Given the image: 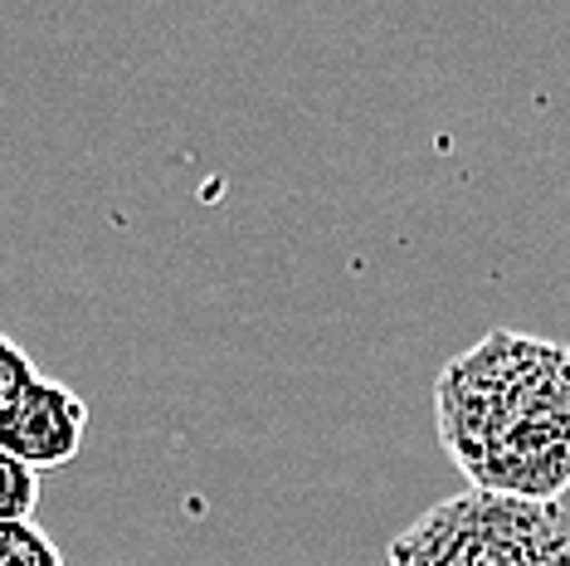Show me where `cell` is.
I'll return each mask as SVG.
<instances>
[{"label":"cell","instance_id":"6da1fadb","mask_svg":"<svg viewBox=\"0 0 570 566\" xmlns=\"http://www.w3.org/2000/svg\"><path fill=\"white\" fill-rule=\"evenodd\" d=\"M434 420L473 488L561 504L570 488V347L488 332L439 371Z\"/></svg>","mask_w":570,"mask_h":566},{"label":"cell","instance_id":"7a4b0ae2","mask_svg":"<svg viewBox=\"0 0 570 566\" xmlns=\"http://www.w3.org/2000/svg\"><path fill=\"white\" fill-rule=\"evenodd\" d=\"M391 566H570V513L469 488L385 547Z\"/></svg>","mask_w":570,"mask_h":566},{"label":"cell","instance_id":"3957f363","mask_svg":"<svg viewBox=\"0 0 570 566\" xmlns=\"http://www.w3.org/2000/svg\"><path fill=\"white\" fill-rule=\"evenodd\" d=\"M88 435V406L73 386L55 377H35L24 396L0 416V449L20 459L30 474H55L79 459Z\"/></svg>","mask_w":570,"mask_h":566},{"label":"cell","instance_id":"277c9868","mask_svg":"<svg viewBox=\"0 0 570 566\" xmlns=\"http://www.w3.org/2000/svg\"><path fill=\"white\" fill-rule=\"evenodd\" d=\"M0 566H63V552L40 523L0 527Z\"/></svg>","mask_w":570,"mask_h":566},{"label":"cell","instance_id":"5b68a950","mask_svg":"<svg viewBox=\"0 0 570 566\" xmlns=\"http://www.w3.org/2000/svg\"><path fill=\"white\" fill-rule=\"evenodd\" d=\"M35 508H40V474H30L20 459L0 449V527L35 523Z\"/></svg>","mask_w":570,"mask_h":566},{"label":"cell","instance_id":"8992f818","mask_svg":"<svg viewBox=\"0 0 570 566\" xmlns=\"http://www.w3.org/2000/svg\"><path fill=\"white\" fill-rule=\"evenodd\" d=\"M35 377H40V371H35L30 352H24L16 338H6V332H0V416L20 401L24 386H30Z\"/></svg>","mask_w":570,"mask_h":566}]
</instances>
